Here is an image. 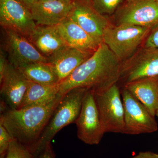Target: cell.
<instances>
[{
  "mask_svg": "<svg viewBox=\"0 0 158 158\" xmlns=\"http://www.w3.org/2000/svg\"><path fill=\"white\" fill-rule=\"evenodd\" d=\"M115 25H131L149 28L158 25V3L154 0L127 1L114 15Z\"/></svg>",
  "mask_w": 158,
  "mask_h": 158,
  "instance_id": "cell-8",
  "label": "cell"
},
{
  "mask_svg": "<svg viewBox=\"0 0 158 158\" xmlns=\"http://www.w3.org/2000/svg\"><path fill=\"white\" fill-rule=\"evenodd\" d=\"M56 27L67 46L93 54L102 43L69 18Z\"/></svg>",
  "mask_w": 158,
  "mask_h": 158,
  "instance_id": "cell-15",
  "label": "cell"
},
{
  "mask_svg": "<svg viewBox=\"0 0 158 158\" xmlns=\"http://www.w3.org/2000/svg\"><path fill=\"white\" fill-rule=\"evenodd\" d=\"M62 1H64L65 2L69 3V4H72L74 0H62Z\"/></svg>",
  "mask_w": 158,
  "mask_h": 158,
  "instance_id": "cell-29",
  "label": "cell"
},
{
  "mask_svg": "<svg viewBox=\"0 0 158 158\" xmlns=\"http://www.w3.org/2000/svg\"><path fill=\"white\" fill-rule=\"evenodd\" d=\"M122 62L102 43L88 59L60 82L59 92L63 95L74 88H82L93 93L102 92L118 84Z\"/></svg>",
  "mask_w": 158,
  "mask_h": 158,
  "instance_id": "cell-1",
  "label": "cell"
},
{
  "mask_svg": "<svg viewBox=\"0 0 158 158\" xmlns=\"http://www.w3.org/2000/svg\"><path fill=\"white\" fill-rule=\"evenodd\" d=\"M92 93L105 133L123 134L124 108L118 84L104 91Z\"/></svg>",
  "mask_w": 158,
  "mask_h": 158,
  "instance_id": "cell-5",
  "label": "cell"
},
{
  "mask_svg": "<svg viewBox=\"0 0 158 158\" xmlns=\"http://www.w3.org/2000/svg\"><path fill=\"white\" fill-rule=\"evenodd\" d=\"M121 90L124 113L123 134L138 135L156 131L158 124L154 116L127 89Z\"/></svg>",
  "mask_w": 158,
  "mask_h": 158,
  "instance_id": "cell-6",
  "label": "cell"
},
{
  "mask_svg": "<svg viewBox=\"0 0 158 158\" xmlns=\"http://www.w3.org/2000/svg\"><path fill=\"white\" fill-rule=\"evenodd\" d=\"M69 18L88 34L103 43L105 30L111 24L107 17L95 11L88 0H74Z\"/></svg>",
  "mask_w": 158,
  "mask_h": 158,
  "instance_id": "cell-12",
  "label": "cell"
},
{
  "mask_svg": "<svg viewBox=\"0 0 158 158\" xmlns=\"http://www.w3.org/2000/svg\"><path fill=\"white\" fill-rule=\"evenodd\" d=\"M12 139L2 123L0 122V156H6Z\"/></svg>",
  "mask_w": 158,
  "mask_h": 158,
  "instance_id": "cell-23",
  "label": "cell"
},
{
  "mask_svg": "<svg viewBox=\"0 0 158 158\" xmlns=\"http://www.w3.org/2000/svg\"><path fill=\"white\" fill-rule=\"evenodd\" d=\"M23 6H25L29 10H31L32 6L37 2L38 0H18Z\"/></svg>",
  "mask_w": 158,
  "mask_h": 158,
  "instance_id": "cell-28",
  "label": "cell"
},
{
  "mask_svg": "<svg viewBox=\"0 0 158 158\" xmlns=\"http://www.w3.org/2000/svg\"><path fill=\"white\" fill-rule=\"evenodd\" d=\"M155 1H156V2L158 3V0H154Z\"/></svg>",
  "mask_w": 158,
  "mask_h": 158,
  "instance_id": "cell-33",
  "label": "cell"
},
{
  "mask_svg": "<svg viewBox=\"0 0 158 158\" xmlns=\"http://www.w3.org/2000/svg\"><path fill=\"white\" fill-rule=\"evenodd\" d=\"M64 95L44 104L9 109L1 115L2 123L13 139L31 149L39 140Z\"/></svg>",
  "mask_w": 158,
  "mask_h": 158,
  "instance_id": "cell-2",
  "label": "cell"
},
{
  "mask_svg": "<svg viewBox=\"0 0 158 158\" xmlns=\"http://www.w3.org/2000/svg\"><path fill=\"white\" fill-rule=\"evenodd\" d=\"M0 24L30 40L37 26L31 11L18 0H0Z\"/></svg>",
  "mask_w": 158,
  "mask_h": 158,
  "instance_id": "cell-11",
  "label": "cell"
},
{
  "mask_svg": "<svg viewBox=\"0 0 158 158\" xmlns=\"http://www.w3.org/2000/svg\"><path fill=\"white\" fill-rule=\"evenodd\" d=\"M123 87L141 102L153 116H156L158 110V77L140 79Z\"/></svg>",
  "mask_w": 158,
  "mask_h": 158,
  "instance_id": "cell-17",
  "label": "cell"
},
{
  "mask_svg": "<svg viewBox=\"0 0 158 158\" xmlns=\"http://www.w3.org/2000/svg\"><path fill=\"white\" fill-rule=\"evenodd\" d=\"M54 1V0H38V1Z\"/></svg>",
  "mask_w": 158,
  "mask_h": 158,
  "instance_id": "cell-30",
  "label": "cell"
},
{
  "mask_svg": "<svg viewBox=\"0 0 158 158\" xmlns=\"http://www.w3.org/2000/svg\"><path fill=\"white\" fill-rule=\"evenodd\" d=\"M59 84L46 85L29 81L20 108L44 104L53 100L59 94Z\"/></svg>",
  "mask_w": 158,
  "mask_h": 158,
  "instance_id": "cell-20",
  "label": "cell"
},
{
  "mask_svg": "<svg viewBox=\"0 0 158 158\" xmlns=\"http://www.w3.org/2000/svg\"><path fill=\"white\" fill-rule=\"evenodd\" d=\"M35 158H55L51 143L48 144Z\"/></svg>",
  "mask_w": 158,
  "mask_h": 158,
  "instance_id": "cell-26",
  "label": "cell"
},
{
  "mask_svg": "<svg viewBox=\"0 0 158 158\" xmlns=\"http://www.w3.org/2000/svg\"><path fill=\"white\" fill-rule=\"evenodd\" d=\"M131 158H158V154L150 152H144L139 153Z\"/></svg>",
  "mask_w": 158,
  "mask_h": 158,
  "instance_id": "cell-27",
  "label": "cell"
},
{
  "mask_svg": "<svg viewBox=\"0 0 158 158\" xmlns=\"http://www.w3.org/2000/svg\"><path fill=\"white\" fill-rule=\"evenodd\" d=\"M6 157V156H0V158H5Z\"/></svg>",
  "mask_w": 158,
  "mask_h": 158,
  "instance_id": "cell-31",
  "label": "cell"
},
{
  "mask_svg": "<svg viewBox=\"0 0 158 158\" xmlns=\"http://www.w3.org/2000/svg\"><path fill=\"white\" fill-rule=\"evenodd\" d=\"M95 11L107 18L115 14L124 0H88Z\"/></svg>",
  "mask_w": 158,
  "mask_h": 158,
  "instance_id": "cell-21",
  "label": "cell"
},
{
  "mask_svg": "<svg viewBox=\"0 0 158 158\" xmlns=\"http://www.w3.org/2000/svg\"><path fill=\"white\" fill-rule=\"evenodd\" d=\"M155 77H158V49L142 47L122 62L118 82L123 86L140 79Z\"/></svg>",
  "mask_w": 158,
  "mask_h": 158,
  "instance_id": "cell-10",
  "label": "cell"
},
{
  "mask_svg": "<svg viewBox=\"0 0 158 158\" xmlns=\"http://www.w3.org/2000/svg\"><path fill=\"white\" fill-rule=\"evenodd\" d=\"M72 4L62 0L37 1L30 11L37 25L56 26L68 18Z\"/></svg>",
  "mask_w": 158,
  "mask_h": 158,
  "instance_id": "cell-14",
  "label": "cell"
},
{
  "mask_svg": "<svg viewBox=\"0 0 158 158\" xmlns=\"http://www.w3.org/2000/svg\"><path fill=\"white\" fill-rule=\"evenodd\" d=\"M29 81L19 69L9 63L1 84L4 104L10 109H19L28 86Z\"/></svg>",
  "mask_w": 158,
  "mask_h": 158,
  "instance_id": "cell-13",
  "label": "cell"
},
{
  "mask_svg": "<svg viewBox=\"0 0 158 158\" xmlns=\"http://www.w3.org/2000/svg\"><path fill=\"white\" fill-rule=\"evenodd\" d=\"M88 90L85 88H74L64 94L54 110L39 140L30 150L34 158L48 144L51 143L60 130L71 123H75L81 112L83 99Z\"/></svg>",
  "mask_w": 158,
  "mask_h": 158,
  "instance_id": "cell-3",
  "label": "cell"
},
{
  "mask_svg": "<svg viewBox=\"0 0 158 158\" xmlns=\"http://www.w3.org/2000/svg\"><path fill=\"white\" fill-rule=\"evenodd\" d=\"M29 81L40 85H54L60 83L53 66L48 62H36L18 68Z\"/></svg>",
  "mask_w": 158,
  "mask_h": 158,
  "instance_id": "cell-19",
  "label": "cell"
},
{
  "mask_svg": "<svg viewBox=\"0 0 158 158\" xmlns=\"http://www.w3.org/2000/svg\"><path fill=\"white\" fill-rule=\"evenodd\" d=\"M156 116H157L158 117V110H157V111L156 113Z\"/></svg>",
  "mask_w": 158,
  "mask_h": 158,
  "instance_id": "cell-32",
  "label": "cell"
},
{
  "mask_svg": "<svg viewBox=\"0 0 158 158\" xmlns=\"http://www.w3.org/2000/svg\"><path fill=\"white\" fill-rule=\"evenodd\" d=\"M143 47L158 49V25L150 31L144 40Z\"/></svg>",
  "mask_w": 158,
  "mask_h": 158,
  "instance_id": "cell-24",
  "label": "cell"
},
{
  "mask_svg": "<svg viewBox=\"0 0 158 158\" xmlns=\"http://www.w3.org/2000/svg\"><path fill=\"white\" fill-rule=\"evenodd\" d=\"M5 158H35L27 147L12 139Z\"/></svg>",
  "mask_w": 158,
  "mask_h": 158,
  "instance_id": "cell-22",
  "label": "cell"
},
{
  "mask_svg": "<svg viewBox=\"0 0 158 158\" xmlns=\"http://www.w3.org/2000/svg\"><path fill=\"white\" fill-rule=\"evenodd\" d=\"M9 62L5 51L0 50V82L2 80Z\"/></svg>",
  "mask_w": 158,
  "mask_h": 158,
  "instance_id": "cell-25",
  "label": "cell"
},
{
  "mask_svg": "<svg viewBox=\"0 0 158 158\" xmlns=\"http://www.w3.org/2000/svg\"><path fill=\"white\" fill-rule=\"evenodd\" d=\"M93 54L66 46L49 57L48 62L53 66L61 82Z\"/></svg>",
  "mask_w": 158,
  "mask_h": 158,
  "instance_id": "cell-16",
  "label": "cell"
},
{
  "mask_svg": "<svg viewBox=\"0 0 158 158\" xmlns=\"http://www.w3.org/2000/svg\"><path fill=\"white\" fill-rule=\"evenodd\" d=\"M131 1V0H127V1Z\"/></svg>",
  "mask_w": 158,
  "mask_h": 158,
  "instance_id": "cell-34",
  "label": "cell"
},
{
  "mask_svg": "<svg viewBox=\"0 0 158 158\" xmlns=\"http://www.w3.org/2000/svg\"><path fill=\"white\" fill-rule=\"evenodd\" d=\"M30 41L48 59L66 46L56 26L37 25L31 35Z\"/></svg>",
  "mask_w": 158,
  "mask_h": 158,
  "instance_id": "cell-18",
  "label": "cell"
},
{
  "mask_svg": "<svg viewBox=\"0 0 158 158\" xmlns=\"http://www.w3.org/2000/svg\"><path fill=\"white\" fill-rule=\"evenodd\" d=\"M78 138L85 144L96 145L105 134L92 91L85 93L81 112L75 122Z\"/></svg>",
  "mask_w": 158,
  "mask_h": 158,
  "instance_id": "cell-9",
  "label": "cell"
},
{
  "mask_svg": "<svg viewBox=\"0 0 158 158\" xmlns=\"http://www.w3.org/2000/svg\"><path fill=\"white\" fill-rule=\"evenodd\" d=\"M151 30L140 26L111 24L105 30L103 43L123 62L138 50Z\"/></svg>",
  "mask_w": 158,
  "mask_h": 158,
  "instance_id": "cell-4",
  "label": "cell"
},
{
  "mask_svg": "<svg viewBox=\"0 0 158 158\" xmlns=\"http://www.w3.org/2000/svg\"><path fill=\"white\" fill-rule=\"evenodd\" d=\"M2 49L9 63L17 68L36 62H48L30 40L14 31L2 29Z\"/></svg>",
  "mask_w": 158,
  "mask_h": 158,
  "instance_id": "cell-7",
  "label": "cell"
}]
</instances>
